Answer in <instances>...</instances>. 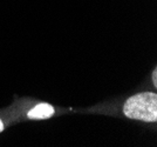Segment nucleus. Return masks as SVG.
<instances>
[{
	"mask_svg": "<svg viewBox=\"0 0 157 147\" xmlns=\"http://www.w3.org/2000/svg\"><path fill=\"white\" fill-rule=\"evenodd\" d=\"M54 114V108L49 104H39L34 106L32 109L28 111L27 118L28 119H35V120H41V119H48Z\"/></svg>",
	"mask_w": 157,
	"mask_h": 147,
	"instance_id": "obj_2",
	"label": "nucleus"
},
{
	"mask_svg": "<svg viewBox=\"0 0 157 147\" xmlns=\"http://www.w3.org/2000/svg\"><path fill=\"white\" fill-rule=\"evenodd\" d=\"M123 113L129 119L156 122L157 95L154 92L137 93L128 98L123 106Z\"/></svg>",
	"mask_w": 157,
	"mask_h": 147,
	"instance_id": "obj_1",
	"label": "nucleus"
},
{
	"mask_svg": "<svg viewBox=\"0 0 157 147\" xmlns=\"http://www.w3.org/2000/svg\"><path fill=\"white\" fill-rule=\"evenodd\" d=\"M2 129H4V122L0 119V132H2Z\"/></svg>",
	"mask_w": 157,
	"mask_h": 147,
	"instance_id": "obj_4",
	"label": "nucleus"
},
{
	"mask_svg": "<svg viewBox=\"0 0 157 147\" xmlns=\"http://www.w3.org/2000/svg\"><path fill=\"white\" fill-rule=\"evenodd\" d=\"M152 82H154V85L156 86L157 85V79H156V70H154L152 71Z\"/></svg>",
	"mask_w": 157,
	"mask_h": 147,
	"instance_id": "obj_3",
	"label": "nucleus"
}]
</instances>
